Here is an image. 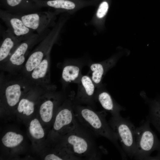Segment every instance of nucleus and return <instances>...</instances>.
<instances>
[{
	"instance_id": "1",
	"label": "nucleus",
	"mask_w": 160,
	"mask_h": 160,
	"mask_svg": "<svg viewBox=\"0 0 160 160\" xmlns=\"http://www.w3.org/2000/svg\"><path fill=\"white\" fill-rule=\"evenodd\" d=\"M95 136L77 120L73 128L58 138L57 140L81 160H100L102 154H106L107 151L104 148L97 145Z\"/></svg>"
},
{
	"instance_id": "2",
	"label": "nucleus",
	"mask_w": 160,
	"mask_h": 160,
	"mask_svg": "<svg viewBox=\"0 0 160 160\" xmlns=\"http://www.w3.org/2000/svg\"><path fill=\"white\" fill-rule=\"evenodd\" d=\"M73 108L76 119L81 125L96 136L104 137L111 142L118 150L123 159L127 156L118 142L117 137L106 119L105 110L97 111L88 105L75 103Z\"/></svg>"
},
{
	"instance_id": "3",
	"label": "nucleus",
	"mask_w": 160,
	"mask_h": 160,
	"mask_svg": "<svg viewBox=\"0 0 160 160\" xmlns=\"http://www.w3.org/2000/svg\"><path fill=\"white\" fill-rule=\"evenodd\" d=\"M69 14L64 13L59 17L51 30L31 52L23 67L26 77L44 59L58 40L63 29L69 18Z\"/></svg>"
},
{
	"instance_id": "4",
	"label": "nucleus",
	"mask_w": 160,
	"mask_h": 160,
	"mask_svg": "<svg viewBox=\"0 0 160 160\" xmlns=\"http://www.w3.org/2000/svg\"><path fill=\"white\" fill-rule=\"evenodd\" d=\"M108 123L116 134L127 156L134 157L136 150V128L127 119L120 115L112 116Z\"/></svg>"
},
{
	"instance_id": "5",
	"label": "nucleus",
	"mask_w": 160,
	"mask_h": 160,
	"mask_svg": "<svg viewBox=\"0 0 160 160\" xmlns=\"http://www.w3.org/2000/svg\"><path fill=\"white\" fill-rule=\"evenodd\" d=\"M150 123L147 119L136 128L135 159L151 160V154L160 147V141L151 129Z\"/></svg>"
},
{
	"instance_id": "6",
	"label": "nucleus",
	"mask_w": 160,
	"mask_h": 160,
	"mask_svg": "<svg viewBox=\"0 0 160 160\" xmlns=\"http://www.w3.org/2000/svg\"><path fill=\"white\" fill-rule=\"evenodd\" d=\"M75 92L71 91L59 108L53 123L52 131L56 139L69 132L75 126L74 100Z\"/></svg>"
},
{
	"instance_id": "7",
	"label": "nucleus",
	"mask_w": 160,
	"mask_h": 160,
	"mask_svg": "<svg viewBox=\"0 0 160 160\" xmlns=\"http://www.w3.org/2000/svg\"><path fill=\"white\" fill-rule=\"evenodd\" d=\"M46 34L34 33L22 41L9 58L1 64V68L10 72H15L22 68L33 47L40 41Z\"/></svg>"
},
{
	"instance_id": "8",
	"label": "nucleus",
	"mask_w": 160,
	"mask_h": 160,
	"mask_svg": "<svg viewBox=\"0 0 160 160\" xmlns=\"http://www.w3.org/2000/svg\"><path fill=\"white\" fill-rule=\"evenodd\" d=\"M60 13L55 10L38 11L23 15H17L25 25L33 32L41 35L55 24L57 16Z\"/></svg>"
},
{
	"instance_id": "9",
	"label": "nucleus",
	"mask_w": 160,
	"mask_h": 160,
	"mask_svg": "<svg viewBox=\"0 0 160 160\" xmlns=\"http://www.w3.org/2000/svg\"><path fill=\"white\" fill-rule=\"evenodd\" d=\"M41 8L47 7L60 13L73 14L85 7L96 6L99 0H31Z\"/></svg>"
},
{
	"instance_id": "10",
	"label": "nucleus",
	"mask_w": 160,
	"mask_h": 160,
	"mask_svg": "<svg viewBox=\"0 0 160 160\" xmlns=\"http://www.w3.org/2000/svg\"><path fill=\"white\" fill-rule=\"evenodd\" d=\"M27 81H12L5 83L1 88L5 102L11 108L17 106L24 94L28 92L32 87Z\"/></svg>"
},
{
	"instance_id": "11",
	"label": "nucleus",
	"mask_w": 160,
	"mask_h": 160,
	"mask_svg": "<svg viewBox=\"0 0 160 160\" xmlns=\"http://www.w3.org/2000/svg\"><path fill=\"white\" fill-rule=\"evenodd\" d=\"M89 63L84 58L66 60L62 68L61 81L63 87L65 88L71 83L77 84L82 75V68Z\"/></svg>"
},
{
	"instance_id": "12",
	"label": "nucleus",
	"mask_w": 160,
	"mask_h": 160,
	"mask_svg": "<svg viewBox=\"0 0 160 160\" xmlns=\"http://www.w3.org/2000/svg\"><path fill=\"white\" fill-rule=\"evenodd\" d=\"M77 84V91L74 103L88 105L95 109L96 87L91 77L87 75H82Z\"/></svg>"
},
{
	"instance_id": "13",
	"label": "nucleus",
	"mask_w": 160,
	"mask_h": 160,
	"mask_svg": "<svg viewBox=\"0 0 160 160\" xmlns=\"http://www.w3.org/2000/svg\"><path fill=\"white\" fill-rule=\"evenodd\" d=\"M50 64L49 53L27 77L28 81L36 86L46 88L49 90H55L56 87L50 84Z\"/></svg>"
},
{
	"instance_id": "14",
	"label": "nucleus",
	"mask_w": 160,
	"mask_h": 160,
	"mask_svg": "<svg viewBox=\"0 0 160 160\" xmlns=\"http://www.w3.org/2000/svg\"><path fill=\"white\" fill-rule=\"evenodd\" d=\"M0 17L15 36L22 41L34 34L33 31L25 25L17 15L1 9Z\"/></svg>"
},
{
	"instance_id": "15",
	"label": "nucleus",
	"mask_w": 160,
	"mask_h": 160,
	"mask_svg": "<svg viewBox=\"0 0 160 160\" xmlns=\"http://www.w3.org/2000/svg\"><path fill=\"white\" fill-rule=\"evenodd\" d=\"M118 54L98 63H89L88 65L92 73L90 76L96 88L101 85L103 79L107 72L116 64L119 59Z\"/></svg>"
},
{
	"instance_id": "16",
	"label": "nucleus",
	"mask_w": 160,
	"mask_h": 160,
	"mask_svg": "<svg viewBox=\"0 0 160 160\" xmlns=\"http://www.w3.org/2000/svg\"><path fill=\"white\" fill-rule=\"evenodd\" d=\"M0 5L4 10L16 15L39 11L41 8L31 0H0Z\"/></svg>"
},
{
	"instance_id": "17",
	"label": "nucleus",
	"mask_w": 160,
	"mask_h": 160,
	"mask_svg": "<svg viewBox=\"0 0 160 160\" xmlns=\"http://www.w3.org/2000/svg\"><path fill=\"white\" fill-rule=\"evenodd\" d=\"M95 98L106 111L109 112L112 116L120 115V112L125 108L117 103L102 84L96 88Z\"/></svg>"
},
{
	"instance_id": "18",
	"label": "nucleus",
	"mask_w": 160,
	"mask_h": 160,
	"mask_svg": "<svg viewBox=\"0 0 160 160\" xmlns=\"http://www.w3.org/2000/svg\"><path fill=\"white\" fill-rule=\"evenodd\" d=\"M8 28L4 32L0 47L1 64L5 62L21 42Z\"/></svg>"
},
{
	"instance_id": "19",
	"label": "nucleus",
	"mask_w": 160,
	"mask_h": 160,
	"mask_svg": "<svg viewBox=\"0 0 160 160\" xmlns=\"http://www.w3.org/2000/svg\"><path fill=\"white\" fill-rule=\"evenodd\" d=\"M111 3V0H99L94 14L89 22L97 31L103 30L105 20Z\"/></svg>"
},
{
	"instance_id": "20",
	"label": "nucleus",
	"mask_w": 160,
	"mask_h": 160,
	"mask_svg": "<svg viewBox=\"0 0 160 160\" xmlns=\"http://www.w3.org/2000/svg\"><path fill=\"white\" fill-rule=\"evenodd\" d=\"M144 98L149 106L147 119L160 133V104L156 100H150L145 96Z\"/></svg>"
},
{
	"instance_id": "21",
	"label": "nucleus",
	"mask_w": 160,
	"mask_h": 160,
	"mask_svg": "<svg viewBox=\"0 0 160 160\" xmlns=\"http://www.w3.org/2000/svg\"><path fill=\"white\" fill-rule=\"evenodd\" d=\"M23 140V137L22 135L12 131L7 132L1 139L3 145L10 148L17 146Z\"/></svg>"
},
{
	"instance_id": "22",
	"label": "nucleus",
	"mask_w": 160,
	"mask_h": 160,
	"mask_svg": "<svg viewBox=\"0 0 160 160\" xmlns=\"http://www.w3.org/2000/svg\"><path fill=\"white\" fill-rule=\"evenodd\" d=\"M35 108L34 102L26 97H22L17 105L18 112L27 116L32 115L34 112Z\"/></svg>"
},
{
	"instance_id": "23",
	"label": "nucleus",
	"mask_w": 160,
	"mask_h": 160,
	"mask_svg": "<svg viewBox=\"0 0 160 160\" xmlns=\"http://www.w3.org/2000/svg\"><path fill=\"white\" fill-rule=\"evenodd\" d=\"M29 131L31 137L35 139H41L44 136V130L39 121L37 118H34L30 121Z\"/></svg>"
},
{
	"instance_id": "24",
	"label": "nucleus",
	"mask_w": 160,
	"mask_h": 160,
	"mask_svg": "<svg viewBox=\"0 0 160 160\" xmlns=\"http://www.w3.org/2000/svg\"><path fill=\"white\" fill-rule=\"evenodd\" d=\"M45 160H62V159L55 154L51 153L47 155L45 157Z\"/></svg>"
},
{
	"instance_id": "25",
	"label": "nucleus",
	"mask_w": 160,
	"mask_h": 160,
	"mask_svg": "<svg viewBox=\"0 0 160 160\" xmlns=\"http://www.w3.org/2000/svg\"><path fill=\"white\" fill-rule=\"evenodd\" d=\"M157 151L158 153L157 155L153 157V160H160V146Z\"/></svg>"
},
{
	"instance_id": "26",
	"label": "nucleus",
	"mask_w": 160,
	"mask_h": 160,
	"mask_svg": "<svg viewBox=\"0 0 160 160\" xmlns=\"http://www.w3.org/2000/svg\"><path fill=\"white\" fill-rule=\"evenodd\" d=\"M156 100L160 104V98L158 100Z\"/></svg>"
}]
</instances>
